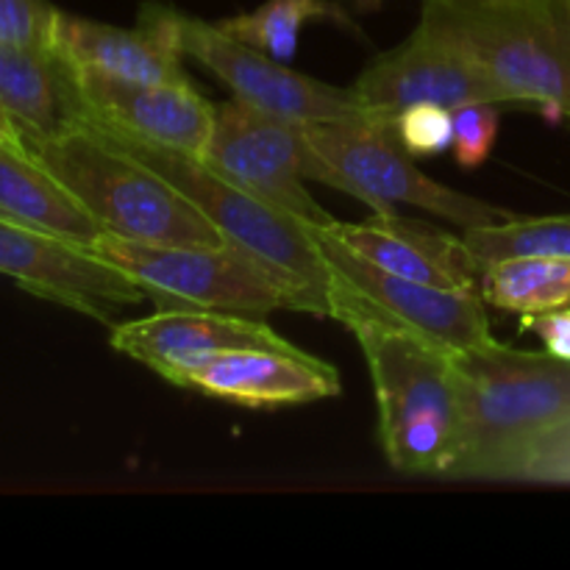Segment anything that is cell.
<instances>
[{"label":"cell","instance_id":"obj_1","mask_svg":"<svg viewBox=\"0 0 570 570\" xmlns=\"http://www.w3.org/2000/svg\"><path fill=\"white\" fill-rule=\"evenodd\" d=\"M332 317L354 332L379 404V440L401 473L449 476L462 443V393L451 351L376 315L332 284Z\"/></svg>","mask_w":570,"mask_h":570},{"label":"cell","instance_id":"obj_2","mask_svg":"<svg viewBox=\"0 0 570 570\" xmlns=\"http://www.w3.org/2000/svg\"><path fill=\"white\" fill-rule=\"evenodd\" d=\"M462 393V443L449 479L512 482L523 451L570 421V362L495 337L451 351Z\"/></svg>","mask_w":570,"mask_h":570},{"label":"cell","instance_id":"obj_3","mask_svg":"<svg viewBox=\"0 0 570 570\" xmlns=\"http://www.w3.org/2000/svg\"><path fill=\"white\" fill-rule=\"evenodd\" d=\"M417 26L476 61L515 106L570 120L568 0H423Z\"/></svg>","mask_w":570,"mask_h":570},{"label":"cell","instance_id":"obj_4","mask_svg":"<svg viewBox=\"0 0 570 570\" xmlns=\"http://www.w3.org/2000/svg\"><path fill=\"white\" fill-rule=\"evenodd\" d=\"M28 150L111 237L154 245H232L176 184L92 122L28 145Z\"/></svg>","mask_w":570,"mask_h":570},{"label":"cell","instance_id":"obj_5","mask_svg":"<svg viewBox=\"0 0 570 570\" xmlns=\"http://www.w3.org/2000/svg\"><path fill=\"white\" fill-rule=\"evenodd\" d=\"M104 131V128H100ZM109 134V131H106ZM115 137V134H109ZM137 159L154 167L156 173L176 184L232 245L243 248L262 265L293 284L301 295L304 312L332 317V284L334 276L323 259L309 223L265 204L256 195L245 193L237 184L212 170L200 156L181 150L159 148V145L134 142L115 137Z\"/></svg>","mask_w":570,"mask_h":570},{"label":"cell","instance_id":"obj_6","mask_svg":"<svg viewBox=\"0 0 570 570\" xmlns=\"http://www.w3.org/2000/svg\"><path fill=\"white\" fill-rule=\"evenodd\" d=\"M95 254L120 267L156 309H206L259 317L304 312L293 284L237 245H154L104 234Z\"/></svg>","mask_w":570,"mask_h":570},{"label":"cell","instance_id":"obj_7","mask_svg":"<svg viewBox=\"0 0 570 570\" xmlns=\"http://www.w3.org/2000/svg\"><path fill=\"white\" fill-rule=\"evenodd\" d=\"M200 159L239 189L309 226H328L334 217L312 198L306 181L351 195L348 181L312 148L304 122L239 98L217 106L215 131Z\"/></svg>","mask_w":570,"mask_h":570},{"label":"cell","instance_id":"obj_8","mask_svg":"<svg viewBox=\"0 0 570 570\" xmlns=\"http://www.w3.org/2000/svg\"><path fill=\"white\" fill-rule=\"evenodd\" d=\"M312 148L348 181L351 195L371 206L373 215H393V204L426 209L462 228L488 226L512 217L507 209L443 187L417 170L395 134L393 117L304 122Z\"/></svg>","mask_w":570,"mask_h":570},{"label":"cell","instance_id":"obj_9","mask_svg":"<svg viewBox=\"0 0 570 570\" xmlns=\"http://www.w3.org/2000/svg\"><path fill=\"white\" fill-rule=\"evenodd\" d=\"M167 20L184 59L198 61L204 70L220 78L234 98L289 117L298 122L351 120L367 117L371 111L356 100L354 89H340L317 78L295 72L287 61H278L250 45L239 42L223 31L217 22L195 20L167 6Z\"/></svg>","mask_w":570,"mask_h":570},{"label":"cell","instance_id":"obj_10","mask_svg":"<svg viewBox=\"0 0 570 570\" xmlns=\"http://www.w3.org/2000/svg\"><path fill=\"white\" fill-rule=\"evenodd\" d=\"M334 282L371 306L376 315L421 334L445 351L473 348L490 340V321L484 298L476 289L434 287L395 276L345 248L326 226H309Z\"/></svg>","mask_w":570,"mask_h":570},{"label":"cell","instance_id":"obj_11","mask_svg":"<svg viewBox=\"0 0 570 570\" xmlns=\"http://www.w3.org/2000/svg\"><path fill=\"white\" fill-rule=\"evenodd\" d=\"M0 273L33 295L111 323L145 293L111 262L76 243L0 217Z\"/></svg>","mask_w":570,"mask_h":570},{"label":"cell","instance_id":"obj_12","mask_svg":"<svg viewBox=\"0 0 570 570\" xmlns=\"http://www.w3.org/2000/svg\"><path fill=\"white\" fill-rule=\"evenodd\" d=\"M351 89L376 117H395L421 104L445 109L465 104L515 106L490 72L421 26L399 48L379 53Z\"/></svg>","mask_w":570,"mask_h":570},{"label":"cell","instance_id":"obj_13","mask_svg":"<svg viewBox=\"0 0 570 570\" xmlns=\"http://www.w3.org/2000/svg\"><path fill=\"white\" fill-rule=\"evenodd\" d=\"M89 122L115 137L204 156L217 106L195 83H120L78 76Z\"/></svg>","mask_w":570,"mask_h":570},{"label":"cell","instance_id":"obj_14","mask_svg":"<svg viewBox=\"0 0 570 570\" xmlns=\"http://www.w3.org/2000/svg\"><path fill=\"white\" fill-rule=\"evenodd\" d=\"M184 390L243 406H284L340 395V373L306 351L234 348L193 362L167 379Z\"/></svg>","mask_w":570,"mask_h":570},{"label":"cell","instance_id":"obj_15","mask_svg":"<svg viewBox=\"0 0 570 570\" xmlns=\"http://www.w3.org/2000/svg\"><path fill=\"white\" fill-rule=\"evenodd\" d=\"M56 48L78 76L120 83H189L184 53L167 20V6L145 3L134 28L106 26L76 14H59Z\"/></svg>","mask_w":570,"mask_h":570},{"label":"cell","instance_id":"obj_16","mask_svg":"<svg viewBox=\"0 0 570 570\" xmlns=\"http://www.w3.org/2000/svg\"><path fill=\"white\" fill-rule=\"evenodd\" d=\"M111 348L142 362L161 379L212 354L234 348L304 351L259 317L206 309H159L111 328Z\"/></svg>","mask_w":570,"mask_h":570},{"label":"cell","instance_id":"obj_17","mask_svg":"<svg viewBox=\"0 0 570 570\" xmlns=\"http://www.w3.org/2000/svg\"><path fill=\"white\" fill-rule=\"evenodd\" d=\"M328 234L371 265L434 287H482L484 267L473 259L462 237L438 232L426 223L393 215H373L365 223H328Z\"/></svg>","mask_w":570,"mask_h":570},{"label":"cell","instance_id":"obj_18","mask_svg":"<svg viewBox=\"0 0 570 570\" xmlns=\"http://www.w3.org/2000/svg\"><path fill=\"white\" fill-rule=\"evenodd\" d=\"M0 109L26 148L89 122L76 67L59 48L0 45Z\"/></svg>","mask_w":570,"mask_h":570},{"label":"cell","instance_id":"obj_19","mask_svg":"<svg viewBox=\"0 0 570 570\" xmlns=\"http://www.w3.org/2000/svg\"><path fill=\"white\" fill-rule=\"evenodd\" d=\"M0 217L92 250L104 226L26 148L0 139Z\"/></svg>","mask_w":570,"mask_h":570},{"label":"cell","instance_id":"obj_20","mask_svg":"<svg viewBox=\"0 0 570 570\" xmlns=\"http://www.w3.org/2000/svg\"><path fill=\"white\" fill-rule=\"evenodd\" d=\"M484 304L515 315L560 309L570 304V259L510 256L490 262L482 273Z\"/></svg>","mask_w":570,"mask_h":570},{"label":"cell","instance_id":"obj_21","mask_svg":"<svg viewBox=\"0 0 570 570\" xmlns=\"http://www.w3.org/2000/svg\"><path fill=\"white\" fill-rule=\"evenodd\" d=\"M345 20V11L328 0H267L254 11L217 20V26L239 42L262 50L278 61H293L298 53V39L306 22Z\"/></svg>","mask_w":570,"mask_h":570},{"label":"cell","instance_id":"obj_22","mask_svg":"<svg viewBox=\"0 0 570 570\" xmlns=\"http://www.w3.org/2000/svg\"><path fill=\"white\" fill-rule=\"evenodd\" d=\"M462 243L482 267L510 256H549L570 259V215L507 217L488 226L465 228Z\"/></svg>","mask_w":570,"mask_h":570},{"label":"cell","instance_id":"obj_23","mask_svg":"<svg viewBox=\"0 0 570 570\" xmlns=\"http://www.w3.org/2000/svg\"><path fill=\"white\" fill-rule=\"evenodd\" d=\"M59 14L48 0H0V45L56 48Z\"/></svg>","mask_w":570,"mask_h":570},{"label":"cell","instance_id":"obj_24","mask_svg":"<svg viewBox=\"0 0 570 570\" xmlns=\"http://www.w3.org/2000/svg\"><path fill=\"white\" fill-rule=\"evenodd\" d=\"M393 122L401 145L412 156L445 154L454 142V109H445V106H410V109L399 111Z\"/></svg>","mask_w":570,"mask_h":570},{"label":"cell","instance_id":"obj_25","mask_svg":"<svg viewBox=\"0 0 570 570\" xmlns=\"http://www.w3.org/2000/svg\"><path fill=\"white\" fill-rule=\"evenodd\" d=\"M499 139V106L465 104L454 109V142L451 154L465 170H476L490 159Z\"/></svg>","mask_w":570,"mask_h":570},{"label":"cell","instance_id":"obj_26","mask_svg":"<svg viewBox=\"0 0 570 570\" xmlns=\"http://www.w3.org/2000/svg\"><path fill=\"white\" fill-rule=\"evenodd\" d=\"M512 482L570 484V421L540 434L518 460Z\"/></svg>","mask_w":570,"mask_h":570},{"label":"cell","instance_id":"obj_27","mask_svg":"<svg viewBox=\"0 0 570 570\" xmlns=\"http://www.w3.org/2000/svg\"><path fill=\"white\" fill-rule=\"evenodd\" d=\"M521 334H534L551 356L570 362V306L523 315Z\"/></svg>","mask_w":570,"mask_h":570},{"label":"cell","instance_id":"obj_28","mask_svg":"<svg viewBox=\"0 0 570 570\" xmlns=\"http://www.w3.org/2000/svg\"><path fill=\"white\" fill-rule=\"evenodd\" d=\"M0 139H3V142L26 145V142H22L20 131H17V126H14V122H11V120H9V115H6V111H3V109H0Z\"/></svg>","mask_w":570,"mask_h":570},{"label":"cell","instance_id":"obj_29","mask_svg":"<svg viewBox=\"0 0 570 570\" xmlns=\"http://www.w3.org/2000/svg\"><path fill=\"white\" fill-rule=\"evenodd\" d=\"M568 3H570V0H568Z\"/></svg>","mask_w":570,"mask_h":570}]
</instances>
